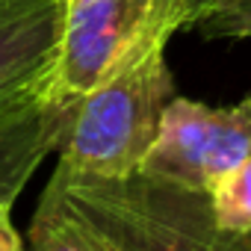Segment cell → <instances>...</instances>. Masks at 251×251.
<instances>
[{"label": "cell", "mask_w": 251, "mask_h": 251, "mask_svg": "<svg viewBox=\"0 0 251 251\" xmlns=\"http://www.w3.org/2000/svg\"><path fill=\"white\" fill-rule=\"evenodd\" d=\"M166 48L169 39L145 45L68 106L56 148L62 166L98 177H130L142 169L175 98Z\"/></svg>", "instance_id": "7a4b0ae2"}, {"label": "cell", "mask_w": 251, "mask_h": 251, "mask_svg": "<svg viewBox=\"0 0 251 251\" xmlns=\"http://www.w3.org/2000/svg\"><path fill=\"white\" fill-rule=\"evenodd\" d=\"M198 30L207 39H251V0L225 6L222 12L201 21Z\"/></svg>", "instance_id": "ba28073f"}, {"label": "cell", "mask_w": 251, "mask_h": 251, "mask_svg": "<svg viewBox=\"0 0 251 251\" xmlns=\"http://www.w3.org/2000/svg\"><path fill=\"white\" fill-rule=\"evenodd\" d=\"M204 192L136 172L98 177L56 163L27 230V251H213Z\"/></svg>", "instance_id": "6da1fadb"}, {"label": "cell", "mask_w": 251, "mask_h": 251, "mask_svg": "<svg viewBox=\"0 0 251 251\" xmlns=\"http://www.w3.org/2000/svg\"><path fill=\"white\" fill-rule=\"evenodd\" d=\"M207 201L219 233L251 236V154L210 186Z\"/></svg>", "instance_id": "52a82bcc"}, {"label": "cell", "mask_w": 251, "mask_h": 251, "mask_svg": "<svg viewBox=\"0 0 251 251\" xmlns=\"http://www.w3.org/2000/svg\"><path fill=\"white\" fill-rule=\"evenodd\" d=\"M251 154V92L230 106H210L175 95L139 172L195 192L233 172Z\"/></svg>", "instance_id": "277c9868"}, {"label": "cell", "mask_w": 251, "mask_h": 251, "mask_svg": "<svg viewBox=\"0 0 251 251\" xmlns=\"http://www.w3.org/2000/svg\"><path fill=\"white\" fill-rule=\"evenodd\" d=\"M12 207L15 198L0 195V251H27V242L12 222Z\"/></svg>", "instance_id": "9c48e42d"}, {"label": "cell", "mask_w": 251, "mask_h": 251, "mask_svg": "<svg viewBox=\"0 0 251 251\" xmlns=\"http://www.w3.org/2000/svg\"><path fill=\"white\" fill-rule=\"evenodd\" d=\"M71 103H53L45 83L0 106V195L18 198L36 169L59 148Z\"/></svg>", "instance_id": "8992f818"}, {"label": "cell", "mask_w": 251, "mask_h": 251, "mask_svg": "<svg viewBox=\"0 0 251 251\" xmlns=\"http://www.w3.org/2000/svg\"><path fill=\"white\" fill-rule=\"evenodd\" d=\"M230 0H180V18L183 27H198L201 21H207L210 15H216L219 9H225Z\"/></svg>", "instance_id": "30bf717a"}, {"label": "cell", "mask_w": 251, "mask_h": 251, "mask_svg": "<svg viewBox=\"0 0 251 251\" xmlns=\"http://www.w3.org/2000/svg\"><path fill=\"white\" fill-rule=\"evenodd\" d=\"M62 15L65 0H0V106L45 83Z\"/></svg>", "instance_id": "5b68a950"}, {"label": "cell", "mask_w": 251, "mask_h": 251, "mask_svg": "<svg viewBox=\"0 0 251 251\" xmlns=\"http://www.w3.org/2000/svg\"><path fill=\"white\" fill-rule=\"evenodd\" d=\"M230 3H239V0H230ZM230 3H227V6H230ZM219 12H222V9H219Z\"/></svg>", "instance_id": "7c38bea8"}, {"label": "cell", "mask_w": 251, "mask_h": 251, "mask_svg": "<svg viewBox=\"0 0 251 251\" xmlns=\"http://www.w3.org/2000/svg\"><path fill=\"white\" fill-rule=\"evenodd\" d=\"M183 30L180 0H65L62 33L45 77L53 103H74L145 45Z\"/></svg>", "instance_id": "3957f363"}, {"label": "cell", "mask_w": 251, "mask_h": 251, "mask_svg": "<svg viewBox=\"0 0 251 251\" xmlns=\"http://www.w3.org/2000/svg\"><path fill=\"white\" fill-rule=\"evenodd\" d=\"M213 251H251V236H233V233H219Z\"/></svg>", "instance_id": "8fae6325"}]
</instances>
